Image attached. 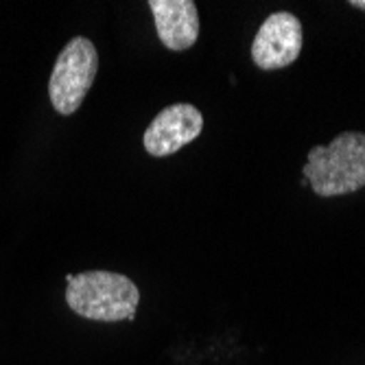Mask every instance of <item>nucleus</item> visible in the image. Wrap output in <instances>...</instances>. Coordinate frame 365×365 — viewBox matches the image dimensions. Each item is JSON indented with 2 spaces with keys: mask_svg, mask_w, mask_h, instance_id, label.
Returning a JSON list of instances; mask_svg holds the SVG:
<instances>
[{
  "mask_svg": "<svg viewBox=\"0 0 365 365\" xmlns=\"http://www.w3.org/2000/svg\"><path fill=\"white\" fill-rule=\"evenodd\" d=\"M66 302L92 322H131L140 304V291L116 272H83L66 276Z\"/></svg>",
  "mask_w": 365,
  "mask_h": 365,
  "instance_id": "f257e3e1",
  "label": "nucleus"
},
{
  "mask_svg": "<svg viewBox=\"0 0 365 365\" xmlns=\"http://www.w3.org/2000/svg\"><path fill=\"white\" fill-rule=\"evenodd\" d=\"M302 173L319 197L356 192L365 186V134L344 131L330 145L313 147Z\"/></svg>",
  "mask_w": 365,
  "mask_h": 365,
  "instance_id": "f03ea898",
  "label": "nucleus"
},
{
  "mask_svg": "<svg viewBox=\"0 0 365 365\" xmlns=\"http://www.w3.org/2000/svg\"><path fill=\"white\" fill-rule=\"evenodd\" d=\"M98 71V53L88 38H73L59 53L48 79V96L55 112L75 114Z\"/></svg>",
  "mask_w": 365,
  "mask_h": 365,
  "instance_id": "7ed1b4c3",
  "label": "nucleus"
},
{
  "mask_svg": "<svg viewBox=\"0 0 365 365\" xmlns=\"http://www.w3.org/2000/svg\"><path fill=\"white\" fill-rule=\"evenodd\" d=\"M302 53V22L291 11H276L264 20L252 42V59L260 71H280Z\"/></svg>",
  "mask_w": 365,
  "mask_h": 365,
  "instance_id": "20e7f679",
  "label": "nucleus"
},
{
  "mask_svg": "<svg viewBox=\"0 0 365 365\" xmlns=\"http://www.w3.org/2000/svg\"><path fill=\"white\" fill-rule=\"evenodd\" d=\"M204 129V116L190 103H175L158 112L143 136V145L149 155H173L182 147L190 145Z\"/></svg>",
  "mask_w": 365,
  "mask_h": 365,
  "instance_id": "39448f33",
  "label": "nucleus"
},
{
  "mask_svg": "<svg viewBox=\"0 0 365 365\" xmlns=\"http://www.w3.org/2000/svg\"><path fill=\"white\" fill-rule=\"evenodd\" d=\"M160 42L169 51H186L199 38V14L192 0H149Z\"/></svg>",
  "mask_w": 365,
  "mask_h": 365,
  "instance_id": "423d86ee",
  "label": "nucleus"
},
{
  "mask_svg": "<svg viewBox=\"0 0 365 365\" xmlns=\"http://www.w3.org/2000/svg\"><path fill=\"white\" fill-rule=\"evenodd\" d=\"M348 5H350V7H354V9H361V11H365V0H350Z\"/></svg>",
  "mask_w": 365,
  "mask_h": 365,
  "instance_id": "0eeeda50",
  "label": "nucleus"
}]
</instances>
